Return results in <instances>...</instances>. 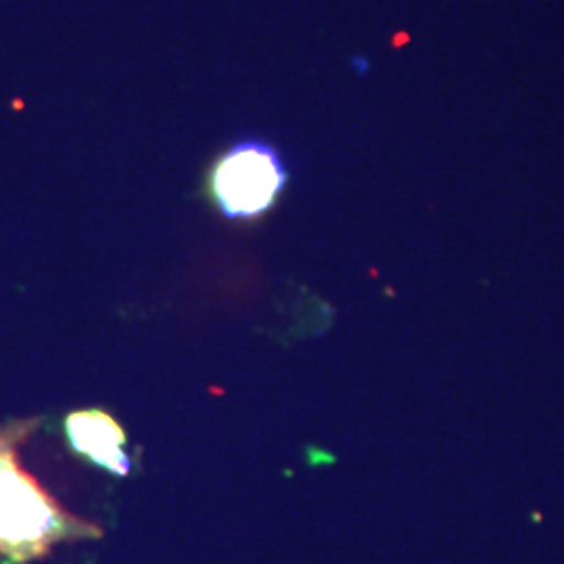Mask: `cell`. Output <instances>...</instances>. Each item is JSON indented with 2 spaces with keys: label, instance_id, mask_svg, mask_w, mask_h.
Here are the masks:
<instances>
[{
  "label": "cell",
  "instance_id": "6da1fadb",
  "mask_svg": "<svg viewBox=\"0 0 564 564\" xmlns=\"http://www.w3.org/2000/svg\"><path fill=\"white\" fill-rule=\"evenodd\" d=\"M39 421L0 424V558L28 564L72 540L101 538V529L69 514L20 464V445Z\"/></svg>",
  "mask_w": 564,
  "mask_h": 564
},
{
  "label": "cell",
  "instance_id": "7a4b0ae2",
  "mask_svg": "<svg viewBox=\"0 0 564 564\" xmlns=\"http://www.w3.org/2000/svg\"><path fill=\"white\" fill-rule=\"evenodd\" d=\"M289 174L281 153L247 139L228 147L209 167L207 193L228 220H258L281 199Z\"/></svg>",
  "mask_w": 564,
  "mask_h": 564
},
{
  "label": "cell",
  "instance_id": "3957f363",
  "mask_svg": "<svg viewBox=\"0 0 564 564\" xmlns=\"http://www.w3.org/2000/svg\"><path fill=\"white\" fill-rule=\"evenodd\" d=\"M65 433L72 449L102 470L128 477L132 470L130 454L126 452L128 437L120 423L97 408L72 412L65 419Z\"/></svg>",
  "mask_w": 564,
  "mask_h": 564
}]
</instances>
